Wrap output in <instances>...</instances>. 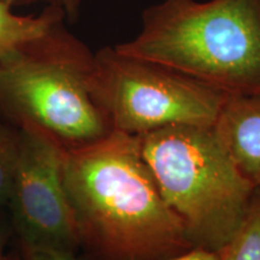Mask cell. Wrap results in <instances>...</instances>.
<instances>
[{"instance_id":"6da1fadb","label":"cell","mask_w":260,"mask_h":260,"mask_svg":"<svg viewBox=\"0 0 260 260\" xmlns=\"http://www.w3.org/2000/svg\"><path fill=\"white\" fill-rule=\"evenodd\" d=\"M63 178L89 260H167L193 248L158 189L138 136L113 132L64 153Z\"/></svg>"},{"instance_id":"7a4b0ae2","label":"cell","mask_w":260,"mask_h":260,"mask_svg":"<svg viewBox=\"0 0 260 260\" xmlns=\"http://www.w3.org/2000/svg\"><path fill=\"white\" fill-rule=\"evenodd\" d=\"M64 22L0 58V115L70 152L102 141L113 129L94 89V52Z\"/></svg>"},{"instance_id":"3957f363","label":"cell","mask_w":260,"mask_h":260,"mask_svg":"<svg viewBox=\"0 0 260 260\" xmlns=\"http://www.w3.org/2000/svg\"><path fill=\"white\" fill-rule=\"evenodd\" d=\"M115 47L228 94H260V0H160Z\"/></svg>"},{"instance_id":"277c9868","label":"cell","mask_w":260,"mask_h":260,"mask_svg":"<svg viewBox=\"0 0 260 260\" xmlns=\"http://www.w3.org/2000/svg\"><path fill=\"white\" fill-rule=\"evenodd\" d=\"M162 199L193 247L220 251L235 235L254 197L212 126L172 125L138 136Z\"/></svg>"},{"instance_id":"5b68a950","label":"cell","mask_w":260,"mask_h":260,"mask_svg":"<svg viewBox=\"0 0 260 260\" xmlns=\"http://www.w3.org/2000/svg\"><path fill=\"white\" fill-rule=\"evenodd\" d=\"M94 56V89L115 132L140 136L172 125L213 126L228 96L189 75L115 46Z\"/></svg>"},{"instance_id":"8992f818","label":"cell","mask_w":260,"mask_h":260,"mask_svg":"<svg viewBox=\"0 0 260 260\" xmlns=\"http://www.w3.org/2000/svg\"><path fill=\"white\" fill-rule=\"evenodd\" d=\"M65 151L53 140L19 129L17 160L6 206L19 248L80 251L64 186Z\"/></svg>"},{"instance_id":"52a82bcc","label":"cell","mask_w":260,"mask_h":260,"mask_svg":"<svg viewBox=\"0 0 260 260\" xmlns=\"http://www.w3.org/2000/svg\"><path fill=\"white\" fill-rule=\"evenodd\" d=\"M213 130L237 170L260 188V94H228Z\"/></svg>"},{"instance_id":"ba28073f","label":"cell","mask_w":260,"mask_h":260,"mask_svg":"<svg viewBox=\"0 0 260 260\" xmlns=\"http://www.w3.org/2000/svg\"><path fill=\"white\" fill-rule=\"evenodd\" d=\"M67 16L60 10L45 8L38 15H18L0 3V58L22 42L44 34Z\"/></svg>"},{"instance_id":"9c48e42d","label":"cell","mask_w":260,"mask_h":260,"mask_svg":"<svg viewBox=\"0 0 260 260\" xmlns=\"http://www.w3.org/2000/svg\"><path fill=\"white\" fill-rule=\"evenodd\" d=\"M219 254L220 260H260V188L241 225Z\"/></svg>"},{"instance_id":"30bf717a","label":"cell","mask_w":260,"mask_h":260,"mask_svg":"<svg viewBox=\"0 0 260 260\" xmlns=\"http://www.w3.org/2000/svg\"><path fill=\"white\" fill-rule=\"evenodd\" d=\"M19 129L0 115V211L6 206L17 160Z\"/></svg>"},{"instance_id":"8fae6325","label":"cell","mask_w":260,"mask_h":260,"mask_svg":"<svg viewBox=\"0 0 260 260\" xmlns=\"http://www.w3.org/2000/svg\"><path fill=\"white\" fill-rule=\"evenodd\" d=\"M86 0H0V3L10 6V8H17V6H28L35 4H42L45 8H54L63 11L67 19L75 21L79 17V14L82 9Z\"/></svg>"},{"instance_id":"7c38bea8","label":"cell","mask_w":260,"mask_h":260,"mask_svg":"<svg viewBox=\"0 0 260 260\" xmlns=\"http://www.w3.org/2000/svg\"><path fill=\"white\" fill-rule=\"evenodd\" d=\"M23 260H80L75 253L56 251V249L19 248Z\"/></svg>"},{"instance_id":"4fadbf2b","label":"cell","mask_w":260,"mask_h":260,"mask_svg":"<svg viewBox=\"0 0 260 260\" xmlns=\"http://www.w3.org/2000/svg\"><path fill=\"white\" fill-rule=\"evenodd\" d=\"M167 260H220V254L219 251H211L203 247H193Z\"/></svg>"},{"instance_id":"5bb4252c","label":"cell","mask_w":260,"mask_h":260,"mask_svg":"<svg viewBox=\"0 0 260 260\" xmlns=\"http://www.w3.org/2000/svg\"><path fill=\"white\" fill-rule=\"evenodd\" d=\"M9 233L6 229L4 222L0 218V260H8L9 253L6 252V246H8Z\"/></svg>"},{"instance_id":"9a60e30c","label":"cell","mask_w":260,"mask_h":260,"mask_svg":"<svg viewBox=\"0 0 260 260\" xmlns=\"http://www.w3.org/2000/svg\"><path fill=\"white\" fill-rule=\"evenodd\" d=\"M8 260H23V259H22L21 254H16V253H11V254H10L9 253Z\"/></svg>"}]
</instances>
